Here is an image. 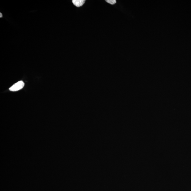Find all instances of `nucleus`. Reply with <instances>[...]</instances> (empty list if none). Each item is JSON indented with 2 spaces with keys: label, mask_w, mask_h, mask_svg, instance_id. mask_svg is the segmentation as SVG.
<instances>
[{
  "label": "nucleus",
  "mask_w": 191,
  "mask_h": 191,
  "mask_svg": "<svg viewBox=\"0 0 191 191\" xmlns=\"http://www.w3.org/2000/svg\"><path fill=\"white\" fill-rule=\"evenodd\" d=\"M25 86V83L23 81H20L13 85L9 88V90L12 91H16L20 90Z\"/></svg>",
  "instance_id": "1"
},
{
  "label": "nucleus",
  "mask_w": 191,
  "mask_h": 191,
  "mask_svg": "<svg viewBox=\"0 0 191 191\" xmlns=\"http://www.w3.org/2000/svg\"><path fill=\"white\" fill-rule=\"evenodd\" d=\"M85 0H73V3L78 7H81L85 3Z\"/></svg>",
  "instance_id": "2"
},
{
  "label": "nucleus",
  "mask_w": 191,
  "mask_h": 191,
  "mask_svg": "<svg viewBox=\"0 0 191 191\" xmlns=\"http://www.w3.org/2000/svg\"><path fill=\"white\" fill-rule=\"evenodd\" d=\"M106 2L111 5H114L116 3V1L115 0H107Z\"/></svg>",
  "instance_id": "3"
},
{
  "label": "nucleus",
  "mask_w": 191,
  "mask_h": 191,
  "mask_svg": "<svg viewBox=\"0 0 191 191\" xmlns=\"http://www.w3.org/2000/svg\"><path fill=\"white\" fill-rule=\"evenodd\" d=\"M0 17L2 18V14L1 13H0Z\"/></svg>",
  "instance_id": "4"
}]
</instances>
